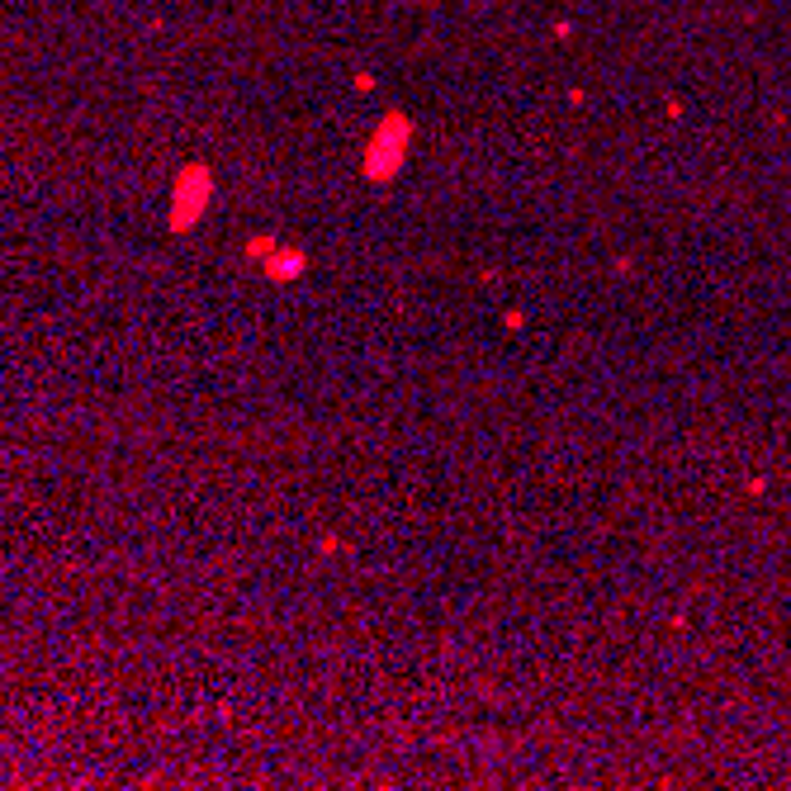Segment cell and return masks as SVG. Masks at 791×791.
<instances>
[{
	"label": "cell",
	"instance_id": "7a4b0ae2",
	"mask_svg": "<svg viewBox=\"0 0 791 791\" xmlns=\"http://www.w3.org/2000/svg\"><path fill=\"white\" fill-rule=\"evenodd\" d=\"M214 195V176L209 166H185L171 185V233H190L204 214V204Z\"/></svg>",
	"mask_w": 791,
	"mask_h": 791
},
{
	"label": "cell",
	"instance_id": "3957f363",
	"mask_svg": "<svg viewBox=\"0 0 791 791\" xmlns=\"http://www.w3.org/2000/svg\"><path fill=\"white\" fill-rule=\"evenodd\" d=\"M261 270H266L275 285H285V280H299L308 270V256L304 252H294V247H275V252L261 261Z\"/></svg>",
	"mask_w": 791,
	"mask_h": 791
},
{
	"label": "cell",
	"instance_id": "277c9868",
	"mask_svg": "<svg viewBox=\"0 0 791 791\" xmlns=\"http://www.w3.org/2000/svg\"><path fill=\"white\" fill-rule=\"evenodd\" d=\"M275 247H280V242H275V237H252V242H247V256H252L256 266H261V261H266V256L275 252Z\"/></svg>",
	"mask_w": 791,
	"mask_h": 791
},
{
	"label": "cell",
	"instance_id": "6da1fadb",
	"mask_svg": "<svg viewBox=\"0 0 791 791\" xmlns=\"http://www.w3.org/2000/svg\"><path fill=\"white\" fill-rule=\"evenodd\" d=\"M408 143H413V128H408V119L403 114H389L384 124H379V133L370 138V147H365V176L370 180H394L398 166L408 162Z\"/></svg>",
	"mask_w": 791,
	"mask_h": 791
}]
</instances>
